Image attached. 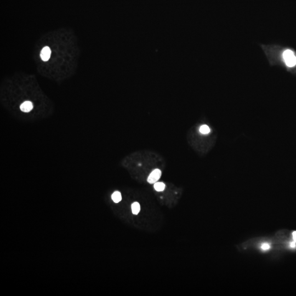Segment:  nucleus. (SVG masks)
Listing matches in <instances>:
<instances>
[{"label": "nucleus", "instance_id": "0eeeda50", "mask_svg": "<svg viewBox=\"0 0 296 296\" xmlns=\"http://www.w3.org/2000/svg\"><path fill=\"white\" fill-rule=\"evenodd\" d=\"M199 132L202 134H208L211 132V129L207 125H202L199 128Z\"/></svg>", "mask_w": 296, "mask_h": 296}, {"label": "nucleus", "instance_id": "f257e3e1", "mask_svg": "<svg viewBox=\"0 0 296 296\" xmlns=\"http://www.w3.org/2000/svg\"><path fill=\"white\" fill-rule=\"evenodd\" d=\"M283 59L288 67L292 68L296 65V57L295 53L290 50H286L283 54Z\"/></svg>", "mask_w": 296, "mask_h": 296}, {"label": "nucleus", "instance_id": "39448f33", "mask_svg": "<svg viewBox=\"0 0 296 296\" xmlns=\"http://www.w3.org/2000/svg\"><path fill=\"white\" fill-rule=\"evenodd\" d=\"M111 199L114 202L118 203L122 200L121 194L119 191H115L113 194L111 196Z\"/></svg>", "mask_w": 296, "mask_h": 296}, {"label": "nucleus", "instance_id": "7ed1b4c3", "mask_svg": "<svg viewBox=\"0 0 296 296\" xmlns=\"http://www.w3.org/2000/svg\"><path fill=\"white\" fill-rule=\"evenodd\" d=\"M50 55L51 50L50 47H48V46H46L41 50L40 57L42 60L47 62L50 58Z\"/></svg>", "mask_w": 296, "mask_h": 296}, {"label": "nucleus", "instance_id": "1a4fd4ad", "mask_svg": "<svg viewBox=\"0 0 296 296\" xmlns=\"http://www.w3.org/2000/svg\"><path fill=\"white\" fill-rule=\"evenodd\" d=\"M292 239L295 241L296 242V232H292Z\"/></svg>", "mask_w": 296, "mask_h": 296}, {"label": "nucleus", "instance_id": "6e6552de", "mask_svg": "<svg viewBox=\"0 0 296 296\" xmlns=\"http://www.w3.org/2000/svg\"><path fill=\"white\" fill-rule=\"evenodd\" d=\"M166 185L164 183L156 182L154 184V189L157 191H164L165 189Z\"/></svg>", "mask_w": 296, "mask_h": 296}, {"label": "nucleus", "instance_id": "20e7f679", "mask_svg": "<svg viewBox=\"0 0 296 296\" xmlns=\"http://www.w3.org/2000/svg\"><path fill=\"white\" fill-rule=\"evenodd\" d=\"M20 109L24 113H29L33 109V104L31 101H26L21 104Z\"/></svg>", "mask_w": 296, "mask_h": 296}, {"label": "nucleus", "instance_id": "423d86ee", "mask_svg": "<svg viewBox=\"0 0 296 296\" xmlns=\"http://www.w3.org/2000/svg\"><path fill=\"white\" fill-rule=\"evenodd\" d=\"M131 206H132V211L133 214L137 215L139 213L140 210H141V206L138 202H135L133 203Z\"/></svg>", "mask_w": 296, "mask_h": 296}, {"label": "nucleus", "instance_id": "f03ea898", "mask_svg": "<svg viewBox=\"0 0 296 296\" xmlns=\"http://www.w3.org/2000/svg\"><path fill=\"white\" fill-rule=\"evenodd\" d=\"M162 172L159 169H155L151 172L148 178V182L150 184H155L157 182L161 176Z\"/></svg>", "mask_w": 296, "mask_h": 296}]
</instances>
